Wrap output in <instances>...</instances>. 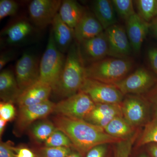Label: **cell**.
Segmentation results:
<instances>
[{"label":"cell","mask_w":157,"mask_h":157,"mask_svg":"<svg viewBox=\"0 0 157 157\" xmlns=\"http://www.w3.org/2000/svg\"><path fill=\"white\" fill-rule=\"evenodd\" d=\"M52 122L58 130L69 137L74 150L83 157L95 147L116 144L122 140L108 135L103 128L85 120L56 115Z\"/></svg>","instance_id":"cell-1"},{"label":"cell","mask_w":157,"mask_h":157,"mask_svg":"<svg viewBox=\"0 0 157 157\" xmlns=\"http://www.w3.org/2000/svg\"><path fill=\"white\" fill-rule=\"evenodd\" d=\"M86 78L85 66L75 39L67 53L64 67L52 92L64 99L69 98L79 91Z\"/></svg>","instance_id":"cell-2"},{"label":"cell","mask_w":157,"mask_h":157,"mask_svg":"<svg viewBox=\"0 0 157 157\" xmlns=\"http://www.w3.org/2000/svg\"><path fill=\"white\" fill-rule=\"evenodd\" d=\"M134 66V62L129 58L106 57L86 66V78L113 85L128 76Z\"/></svg>","instance_id":"cell-3"},{"label":"cell","mask_w":157,"mask_h":157,"mask_svg":"<svg viewBox=\"0 0 157 157\" xmlns=\"http://www.w3.org/2000/svg\"><path fill=\"white\" fill-rule=\"evenodd\" d=\"M66 56L57 47L51 30L47 46L40 60L39 81L53 90L56 86L66 62Z\"/></svg>","instance_id":"cell-4"},{"label":"cell","mask_w":157,"mask_h":157,"mask_svg":"<svg viewBox=\"0 0 157 157\" xmlns=\"http://www.w3.org/2000/svg\"><path fill=\"white\" fill-rule=\"evenodd\" d=\"M95 106V104L89 96L79 91L56 104L53 113L58 115L84 120Z\"/></svg>","instance_id":"cell-5"},{"label":"cell","mask_w":157,"mask_h":157,"mask_svg":"<svg viewBox=\"0 0 157 157\" xmlns=\"http://www.w3.org/2000/svg\"><path fill=\"white\" fill-rule=\"evenodd\" d=\"M121 103L124 117L135 128L144 126L151 119L150 105L143 95H127Z\"/></svg>","instance_id":"cell-6"},{"label":"cell","mask_w":157,"mask_h":157,"mask_svg":"<svg viewBox=\"0 0 157 157\" xmlns=\"http://www.w3.org/2000/svg\"><path fill=\"white\" fill-rule=\"evenodd\" d=\"M157 82V77L146 68H138L123 79L113 84L124 95H142L148 92Z\"/></svg>","instance_id":"cell-7"},{"label":"cell","mask_w":157,"mask_h":157,"mask_svg":"<svg viewBox=\"0 0 157 157\" xmlns=\"http://www.w3.org/2000/svg\"><path fill=\"white\" fill-rule=\"evenodd\" d=\"M79 91L88 95L95 104H121L124 97L114 85L88 78Z\"/></svg>","instance_id":"cell-8"},{"label":"cell","mask_w":157,"mask_h":157,"mask_svg":"<svg viewBox=\"0 0 157 157\" xmlns=\"http://www.w3.org/2000/svg\"><path fill=\"white\" fill-rule=\"evenodd\" d=\"M56 104L49 100L36 104L19 108L13 132L15 136H22L35 121L44 119L53 112Z\"/></svg>","instance_id":"cell-9"},{"label":"cell","mask_w":157,"mask_h":157,"mask_svg":"<svg viewBox=\"0 0 157 157\" xmlns=\"http://www.w3.org/2000/svg\"><path fill=\"white\" fill-rule=\"evenodd\" d=\"M39 58L29 52H24L17 60L14 73L21 93L39 81Z\"/></svg>","instance_id":"cell-10"},{"label":"cell","mask_w":157,"mask_h":157,"mask_svg":"<svg viewBox=\"0 0 157 157\" xmlns=\"http://www.w3.org/2000/svg\"><path fill=\"white\" fill-rule=\"evenodd\" d=\"M61 0H33L29 6L30 18L37 29H43L52 25L58 14Z\"/></svg>","instance_id":"cell-11"},{"label":"cell","mask_w":157,"mask_h":157,"mask_svg":"<svg viewBox=\"0 0 157 157\" xmlns=\"http://www.w3.org/2000/svg\"><path fill=\"white\" fill-rule=\"evenodd\" d=\"M108 42V56L129 58L133 51L126 31L124 27L116 24L104 31Z\"/></svg>","instance_id":"cell-12"},{"label":"cell","mask_w":157,"mask_h":157,"mask_svg":"<svg viewBox=\"0 0 157 157\" xmlns=\"http://www.w3.org/2000/svg\"><path fill=\"white\" fill-rule=\"evenodd\" d=\"M78 44L80 56L85 67L108 56V42L104 31Z\"/></svg>","instance_id":"cell-13"},{"label":"cell","mask_w":157,"mask_h":157,"mask_svg":"<svg viewBox=\"0 0 157 157\" xmlns=\"http://www.w3.org/2000/svg\"><path fill=\"white\" fill-rule=\"evenodd\" d=\"M126 31L132 51L138 54L149 31L150 23L135 13L126 21Z\"/></svg>","instance_id":"cell-14"},{"label":"cell","mask_w":157,"mask_h":157,"mask_svg":"<svg viewBox=\"0 0 157 157\" xmlns=\"http://www.w3.org/2000/svg\"><path fill=\"white\" fill-rule=\"evenodd\" d=\"M36 32L35 27L27 21L21 19L3 30L1 36L5 37L6 44L17 45L26 42Z\"/></svg>","instance_id":"cell-15"},{"label":"cell","mask_w":157,"mask_h":157,"mask_svg":"<svg viewBox=\"0 0 157 157\" xmlns=\"http://www.w3.org/2000/svg\"><path fill=\"white\" fill-rule=\"evenodd\" d=\"M121 104H95L84 120L104 128L113 118L123 116Z\"/></svg>","instance_id":"cell-16"},{"label":"cell","mask_w":157,"mask_h":157,"mask_svg":"<svg viewBox=\"0 0 157 157\" xmlns=\"http://www.w3.org/2000/svg\"><path fill=\"white\" fill-rule=\"evenodd\" d=\"M52 91L49 86L39 81L23 91L16 103L19 108L40 104L49 100Z\"/></svg>","instance_id":"cell-17"},{"label":"cell","mask_w":157,"mask_h":157,"mask_svg":"<svg viewBox=\"0 0 157 157\" xmlns=\"http://www.w3.org/2000/svg\"><path fill=\"white\" fill-rule=\"evenodd\" d=\"M104 31L93 13L85 11L74 29L75 40L78 43L97 36Z\"/></svg>","instance_id":"cell-18"},{"label":"cell","mask_w":157,"mask_h":157,"mask_svg":"<svg viewBox=\"0 0 157 157\" xmlns=\"http://www.w3.org/2000/svg\"><path fill=\"white\" fill-rule=\"evenodd\" d=\"M52 25L51 30L57 47L62 53H67L75 40L74 29L65 24L58 14L55 17Z\"/></svg>","instance_id":"cell-19"},{"label":"cell","mask_w":157,"mask_h":157,"mask_svg":"<svg viewBox=\"0 0 157 157\" xmlns=\"http://www.w3.org/2000/svg\"><path fill=\"white\" fill-rule=\"evenodd\" d=\"M21 93L13 71L9 69L1 71L0 98L2 101L16 103Z\"/></svg>","instance_id":"cell-20"},{"label":"cell","mask_w":157,"mask_h":157,"mask_svg":"<svg viewBox=\"0 0 157 157\" xmlns=\"http://www.w3.org/2000/svg\"><path fill=\"white\" fill-rule=\"evenodd\" d=\"M93 13L101 23L104 30L117 24L115 9L111 1L96 0L91 5Z\"/></svg>","instance_id":"cell-21"},{"label":"cell","mask_w":157,"mask_h":157,"mask_svg":"<svg viewBox=\"0 0 157 157\" xmlns=\"http://www.w3.org/2000/svg\"><path fill=\"white\" fill-rule=\"evenodd\" d=\"M85 11L76 1L64 0L62 1L58 14L65 24L74 29Z\"/></svg>","instance_id":"cell-22"},{"label":"cell","mask_w":157,"mask_h":157,"mask_svg":"<svg viewBox=\"0 0 157 157\" xmlns=\"http://www.w3.org/2000/svg\"><path fill=\"white\" fill-rule=\"evenodd\" d=\"M104 129L108 135L121 140L128 139L138 131L123 116H119L113 118Z\"/></svg>","instance_id":"cell-23"},{"label":"cell","mask_w":157,"mask_h":157,"mask_svg":"<svg viewBox=\"0 0 157 157\" xmlns=\"http://www.w3.org/2000/svg\"><path fill=\"white\" fill-rule=\"evenodd\" d=\"M56 129L53 122L44 119L32 124L29 128V134L32 140L41 144L44 143Z\"/></svg>","instance_id":"cell-24"},{"label":"cell","mask_w":157,"mask_h":157,"mask_svg":"<svg viewBox=\"0 0 157 157\" xmlns=\"http://www.w3.org/2000/svg\"><path fill=\"white\" fill-rule=\"evenodd\" d=\"M138 15L144 21L150 23L157 16V0L135 1Z\"/></svg>","instance_id":"cell-25"},{"label":"cell","mask_w":157,"mask_h":157,"mask_svg":"<svg viewBox=\"0 0 157 157\" xmlns=\"http://www.w3.org/2000/svg\"><path fill=\"white\" fill-rule=\"evenodd\" d=\"M137 147L152 143H157V118L151 119L145 125L143 132L137 138Z\"/></svg>","instance_id":"cell-26"},{"label":"cell","mask_w":157,"mask_h":157,"mask_svg":"<svg viewBox=\"0 0 157 157\" xmlns=\"http://www.w3.org/2000/svg\"><path fill=\"white\" fill-rule=\"evenodd\" d=\"M36 157H67L73 149L68 147H48L45 146L33 149Z\"/></svg>","instance_id":"cell-27"},{"label":"cell","mask_w":157,"mask_h":157,"mask_svg":"<svg viewBox=\"0 0 157 157\" xmlns=\"http://www.w3.org/2000/svg\"><path fill=\"white\" fill-rule=\"evenodd\" d=\"M44 144V146L48 147H68L73 149V144L69 137L63 132L57 129Z\"/></svg>","instance_id":"cell-28"},{"label":"cell","mask_w":157,"mask_h":157,"mask_svg":"<svg viewBox=\"0 0 157 157\" xmlns=\"http://www.w3.org/2000/svg\"><path fill=\"white\" fill-rule=\"evenodd\" d=\"M111 2L118 15L125 21L136 13L132 0H112Z\"/></svg>","instance_id":"cell-29"},{"label":"cell","mask_w":157,"mask_h":157,"mask_svg":"<svg viewBox=\"0 0 157 157\" xmlns=\"http://www.w3.org/2000/svg\"><path fill=\"white\" fill-rule=\"evenodd\" d=\"M139 133L138 130L132 137L115 144L114 157H129L133 144L140 135Z\"/></svg>","instance_id":"cell-30"},{"label":"cell","mask_w":157,"mask_h":157,"mask_svg":"<svg viewBox=\"0 0 157 157\" xmlns=\"http://www.w3.org/2000/svg\"><path fill=\"white\" fill-rule=\"evenodd\" d=\"M19 5L13 0L0 1V20L9 16H14L18 11Z\"/></svg>","instance_id":"cell-31"},{"label":"cell","mask_w":157,"mask_h":157,"mask_svg":"<svg viewBox=\"0 0 157 157\" xmlns=\"http://www.w3.org/2000/svg\"><path fill=\"white\" fill-rule=\"evenodd\" d=\"M13 104L12 102L1 101L0 103L1 118L7 122L14 120L16 116V111Z\"/></svg>","instance_id":"cell-32"},{"label":"cell","mask_w":157,"mask_h":157,"mask_svg":"<svg viewBox=\"0 0 157 157\" xmlns=\"http://www.w3.org/2000/svg\"><path fill=\"white\" fill-rule=\"evenodd\" d=\"M142 95L147 100L150 105L151 119L157 118V82L148 92Z\"/></svg>","instance_id":"cell-33"},{"label":"cell","mask_w":157,"mask_h":157,"mask_svg":"<svg viewBox=\"0 0 157 157\" xmlns=\"http://www.w3.org/2000/svg\"><path fill=\"white\" fill-rule=\"evenodd\" d=\"M14 143L10 140L1 141L0 143V157H16L14 151Z\"/></svg>","instance_id":"cell-34"},{"label":"cell","mask_w":157,"mask_h":157,"mask_svg":"<svg viewBox=\"0 0 157 157\" xmlns=\"http://www.w3.org/2000/svg\"><path fill=\"white\" fill-rule=\"evenodd\" d=\"M108 144L98 145L89 151L85 157H107Z\"/></svg>","instance_id":"cell-35"},{"label":"cell","mask_w":157,"mask_h":157,"mask_svg":"<svg viewBox=\"0 0 157 157\" xmlns=\"http://www.w3.org/2000/svg\"><path fill=\"white\" fill-rule=\"evenodd\" d=\"M16 53L13 49H9L3 52L0 55V70L3 68L9 62L13 60L16 57Z\"/></svg>","instance_id":"cell-36"},{"label":"cell","mask_w":157,"mask_h":157,"mask_svg":"<svg viewBox=\"0 0 157 157\" xmlns=\"http://www.w3.org/2000/svg\"><path fill=\"white\" fill-rule=\"evenodd\" d=\"M147 56L150 66L157 77V47L149 48Z\"/></svg>","instance_id":"cell-37"},{"label":"cell","mask_w":157,"mask_h":157,"mask_svg":"<svg viewBox=\"0 0 157 157\" xmlns=\"http://www.w3.org/2000/svg\"><path fill=\"white\" fill-rule=\"evenodd\" d=\"M14 150L16 154V157H36L33 149L27 146H14Z\"/></svg>","instance_id":"cell-38"},{"label":"cell","mask_w":157,"mask_h":157,"mask_svg":"<svg viewBox=\"0 0 157 157\" xmlns=\"http://www.w3.org/2000/svg\"><path fill=\"white\" fill-rule=\"evenodd\" d=\"M147 145V151L150 156L157 157V143H150Z\"/></svg>","instance_id":"cell-39"},{"label":"cell","mask_w":157,"mask_h":157,"mask_svg":"<svg viewBox=\"0 0 157 157\" xmlns=\"http://www.w3.org/2000/svg\"><path fill=\"white\" fill-rule=\"evenodd\" d=\"M149 23V31L157 39V16Z\"/></svg>","instance_id":"cell-40"},{"label":"cell","mask_w":157,"mask_h":157,"mask_svg":"<svg viewBox=\"0 0 157 157\" xmlns=\"http://www.w3.org/2000/svg\"><path fill=\"white\" fill-rule=\"evenodd\" d=\"M8 122L0 118V137L2 138Z\"/></svg>","instance_id":"cell-41"},{"label":"cell","mask_w":157,"mask_h":157,"mask_svg":"<svg viewBox=\"0 0 157 157\" xmlns=\"http://www.w3.org/2000/svg\"><path fill=\"white\" fill-rule=\"evenodd\" d=\"M67 157H83L79 153L76 151L75 150H73V151L68 155Z\"/></svg>","instance_id":"cell-42"},{"label":"cell","mask_w":157,"mask_h":157,"mask_svg":"<svg viewBox=\"0 0 157 157\" xmlns=\"http://www.w3.org/2000/svg\"><path fill=\"white\" fill-rule=\"evenodd\" d=\"M140 157H148L147 155L145 154H142L140 156Z\"/></svg>","instance_id":"cell-43"}]
</instances>
